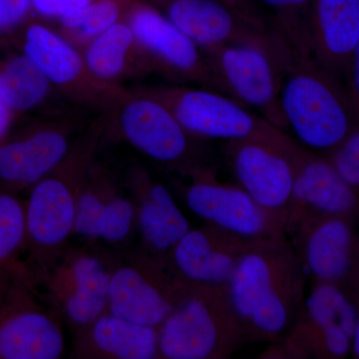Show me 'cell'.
<instances>
[{
  "mask_svg": "<svg viewBox=\"0 0 359 359\" xmlns=\"http://www.w3.org/2000/svg\"><path fill=\"white\" fill-rule=\"evenodd\" d=\"M306 285L308 278L287 237L252 245L226 285L247 341H283L299 318Z\"/></svg>",
  "mask_w": 359,
  "mask_h": 359,
  "instance_id": "obj_1",
  "label": "cell"
},
{
  "mask_svg": "<svg viewBox=\"0 0 359 359\" xmlns=\"http://www.w3.org/2000/svg\"><path fill=\"white\" fill-rule=\"evenodd\" d=\"M103 125L76 142L62 164L29 189L25 204V263L36 283L63 254L73 235L78 193L90 167Z\"/></svg>",
  "mask_w": 359,
  "mask_h": 359,
  "instance_id": "obj_2",
  "label": "cell"
},
{
  "mask_svg": "<svg viewBox=\"0 0 359 359\" xmlns=\"http://www.w3.org/2000/svg\"><path fill=\"white\" fill-rule=\"evenodd\" d=\"M278 99L287 130L311 150L327 155L358 127V108L346 85L313 59L287 68Z\"/></svg>",
  "mask_w": 359,
  "mask_h": 359,
  "instance_id": "obj_3",
  "label": "cell"
},
{
  "mask_svg": "<svg viewBox=\"0 0 359 359\" xmlns=\"http://www.w3.org/2000/svg\"><path fill=\"white\" fill-rule=\"evenodd\" d=\"M159 358L224 359L245 342L226 287L188 285L158 327Z\"/></svg>",
  "mask_w": 359,
  "mask_h": 359,
  "instance_id": "obj_4",
  "label": "cell"
},
{
  "mask_svg": "<svg viewBox=\"0 0 359 359\" xmlns=\"http://www.w3.org/2000/svg\"><path fill=\"white\" fill-rule=\"evenodd\" d=\"M122 141L174 171L204 164L199 140L146 88L120 90L107 110Z\"/></svg>",
  "mask_w": 359,
  "mask_h": 359,
  "instance_id": "obj_5",
  "label": "cell"
},
{
  "mask_svg": "<svg viewBox=\"0 0 359 359\" xmlns=\"http://www.w3.org/2000/svg\"><path fill=\"white\" fill-rule=\"evenodd\" d=\"M173 113L181 126L198 140L237 141L287 136L247 106L215 90L184 85L145 87Z\"/></svg>",
  "mask_w": 359,
  "mask_h": 359,
  "instance_id": "obj_6",
  "label": "cell"
},
{
  "mask_svg": "<svg viewBox=\"0 0 359 359\" xmlns=\"http://www.w3.org/2000/svg\"><path fill=\"white\" fill-rule=\"evenodd\" d=\"M39 299L25 263L0 285V359H57L62 355V325Z\"/></svg>",
  "mask_w": 359,
  "mask_h": 359,
  "instance_id": "obj_7",
  "label": "cell"
},
{
  "mask_svg": "<svg viewBox=\"0 0 359 359\" xmlns=\"http://www.w3.org/2000/svg\"><path fill=\"white\" fill-rule=\"evenodd\" d=\"M355 299L339 285L313 283L304 297L294 327L273 355L346 358L351 353V339L359 327Z\"/></svg>",
  "mask_w": 359,
  "mask_h": 359,
  "instance_id": "obj_8",
  "label": "cell"
},
{
  "mask_svg": "<svg viewBox=\"0 0 359 359\" xmlns=\"http://www.w3.org/2000/svg\"><path fill=\"white\" fill-rule=\"evenodd\" d=\"M201 50L224 45L266 49L287 69L294 56L266 22L250 20L221 0H148Z\"/></svg>",
  "mask_w": 359,
  "mask_h": 359,
  "instance_id": "obj_9",
  "label": "cell"
},
{
  "mask_svg": "<svg viewBox=\"0 0 359 359\" xmlns=\"http://www.w3.org/2000/svg\"><path fill=\"white\" fill-rule=\"evenodd\" d=\"M297 141L250 138L229 141L226 155L238 185L285 230L294 179ZM287 236V235H285Z\"/></svg>",
  "mask_w": 359,
  "mask_h": 359,
  "instance_id": "obj_10",
  "label": "cell"
},
{
  "mask_svg": "<svg viewBox=\"0 0 359 359\" xmlns=\"http://www.w3.org/2000/svg\"><path fill=\"white\" fill-rule=\"evenodd\" d=\"M202 51L222 93L255 108L287 133L278 99L285 67L278 58L252 45H224Z\"/></svg>",
  "mask_w": 359,
  "mask_h": 359,
  "instance_id": "obj_11",
  "label": "cell"
},
{
  "mask_svg": "<svg viewBox=\"0 0 359 359\" xmlns=\"http://www.w3.org/2000/svg\"><path fill=\"white\" fill-rule=\"evenodd\" d=\"M186 205L193 214L223 230L252 240L285 238V230L242 187L222 183L205 164L178 172Z\"/></svg>",
  "mask_w": 359,
  "mask_h": 359,
  "instance_id": "obj_12",
  "label": "cell"
},
{
  "mask_svg": "<svg viewBox=\"0 0 359 359\" xmlns=\"http://www.w3.org/2000/svg\"><path fill=\"white\" fill-rule=\"evenodd\" d=\"M187 287L167 261L141 252L111 271L107 311L138 325L159 327Z\"/></svg>",
  "mask_w": 359,
  "mask_h": 359,
  "instance_id": "obj_13",
  "label": "cell"
},
{
  "mask_svg": "<svg viewBox=\"0 0 359 359\" xmlns=\"http://www.w3.org/2000/svg\"><path fill=\"white\" fill-rule=\"evenodd\" d=\"M125 21L152 72L222 93L200 47L148 0H134Z\"/></svg>",
  "mask_w": 359,
  "mask_h": 359,
  "instance_id": "obj_14",
  "label": "cell"
},
{
  "mask_svg": "<svg viewBox=\"0 0 359 359\" xmlns=\"http://www.w3.org/2000/svg\"><path fill=\"white\" fill-rule=\"evenodd\" d=\"M22 53L32 59L54 89L73 102L107 111L123 88H110L90 74L82 51L58 32L30 18L23 26Z\"/></svg>",
  "mask_w": 359,
  "mask_h": 359,
  "instance_id": "obj_15",
  "label": "cell"
},
{
  "mask_svg": "<svg viewBox=\"0 0 359 359\" xmlns=\"http://www.w3.org/2000/svg\"><path fill=\"white\" fill-rule=\"evenodd\" d=\"M290 237L311 285L332 283L355 297L358 242L353 218L321 217L302 224Z\"/></svg>",
  "mask_w": 359,
  "mask_h": 359,
  "instance_id": "obj_16",
  "label": "cell"
},
{
  "mask_svg": "<svg viewBox=\"0 0 359 359\" xmlns=\"http://www.w3.org/2000/svg\"><path fill=\"white\" fill-rule=\"evenodd\" d=\"M111 271L98 255L74 250L63 252L37 283H44L59 313L79 330L107 311Z\"/></svg>",
  "mask_w": 359,
  "mask_h": 359,
  "instance_id": "obj_17",
  "label": "cell"
},
{
  "mask_svg": "<svg viewBox=\"0 0 359 359\" xmlns=\"http://www.w3.org/2000/svg\"><path fill=\"white\" fill-rule=\"evenodd\" d=\"M294 185L287 209L285 235L321 217L355 218L358 193L344 181L330 161L297 144L292 153Z\"/></svg>",
  "mask_w": 359,
  "mask_h": 359,
  "instance_id": "obj_18",
  "label": "cell"
},
{
  "mask_svg": "<svg viewBox=\"0 0 359 359\" xmlns=\"http://www.w3.org/2000/svg\"><path fill=\"white\" fill-rule=\"evenodd\" d=\"M72 127L63 120L36 123L0 142V186L7 192L30 189L57 169L74 147Z\"/></svg>",
  "mask_w": 359,
  "mask_h": 359,
  "instance_id": "obj_19",
  "label": "cell"
},
{
  "mask_svg": "<svg viewBox=\"0 0 359 359\" xmlns=\"http://www.w3.org/2000/svg\"><path fill=\"white\" fill-rule=\"evenodd\" d=\"M259 241L205 223L191 228L179 241L168 257V264L187 285L226 287L238 262Z\"/></svg>",
  "mask_w": 359,
  "mask_h": 359,
  "instance_id": "obj_20",
  "label": "cell"
},
{
  "mask_svg": "<svg viewBox=\"0 0 359 359\" xmlns=\"http://www.w3.org/2000/svg\"><path fill=\"white\" fill-rule=\"evenodd\" d=\"M129 186L133 194L136 228L140 233L143 252L168 262L175 245L190 230V222L168 188L144 168L131 169Z\"/></svg>",
  "mask_w": 359,
  "mask_h": 359,
  "instance_id": "obj_21",
  "label": "cell"
},
{
  "mask_svg": "<svg viewBox=\"0 0 359 359\" xmlns=\"http://www.w3.org/2000/svg\"><path fill=\"white\" fill-rule=\"evenodd\" d=\"M309 40L311 58L346 81L359 50V0H313Z\"/></svg>",
  "mask_w": 359,
  "mask_h": 359,
  "instance_id": "obj_22",
  "label": "cell"
},
{
  "mask_svg": "<svg viewBox=\"0 0 359 359\" xmlns=\"http://www.w3.org/2000/svg\"><path fill=\"white\" fill-rule=\"evenodd\" d=\"M75 355L80 358H159L158 327H146L105 311L77 330Z\"/></svg>",
  "mask_w": 359,
  "mask_h": 359,
  "instance_id": "obj_23",
  "label": "cell"
},
{
  "mask_svg": "<svg viewBox=\"0 0 359 359\" xmlns=\"http://www.w3.org/2000/svg\"><path fill=\"white\" fill-rule=\"evenodd\" d=\"M81 51L91 76L110 88H121L120 83L126 78L152 72L125 20L92 39Z\"/></svg>",
  "mask_w": 359,
  "mask_h": 359,
  "instance_id": "obj_24",
  "label": "cell"
},
{
  "mask_svg": "<svg viewBox=\"0 0 359 359\" xmlns=\"http://www.w3.org/2000/svg\"><path fill=\"white\" fill-rule=\"evenodd\" d=\"M52 90L43 72L22 52L0 65V96L14 116L39 110L48 102Z\"/></svg>",
  "mask_w": 359,
  "mask_h": 359,
  "instance_id": "obj_25",
  "label": "cell"
},
{
  "mask_svg": "<svg viewBox=\"0 0 359 359\" xmlns=\"http://www.w3.org/2000/svg\"><path fill=\"white\" fill-rule=\"evenodd\" d=\"M134 0H91L58 20L59 33L78 49L126 18Z\"/></svg>",
  "mask_w": 359,
  "mask_h": 359,
  "instance_id": "obj_26",
  "label": "cell"
},
{
  "mask_svg": "<svg viewBox=\"0 0 359 359\" xmlns=\"http://www.w3.org/2000/svg\"><path fill=\"white\" fill-rule=\"evenodd\" d=\"M271 13V29L295 59L311 58L309 15L313 0H259ZM313 59V58H311Z\"/></svg>",
  "mask_w": 359,
  "mask_h": 359,
  "instance_id": "obj_27",
  "label": "cell"
},
{
  "mask_svg": "<svg viewBox=\"0 0 359 359\" xmlns=\"http://www.w3.org/2000/svg\"><path fill=\"white\" fill-rule=\"evenodd\" d=\"M25 243V203L11 192L0 191V285L22 266Z\"/></svg>",
  "mask_w": 359,
  "mask_h": 359,
  "instance_id": "obj_28",
  "label": "cell"
},
{
  "mask_svg": "<svg viewBox=\"0 0 359 359\" xmlns=\"http://www.w3.org/2000/svg\"><path fill=\"white\" fill-rule=\"evenodd\" d=\"M115 190L111 180L92 164L78 193L73 235L90 242L98 241L99 219Z\"/></svg>",
  "mask_w": 359,
  "mask_h": 359,
  "instance_id": "obj_29",
  "label": "cell"
},
{
  "mask_svg": "<svg viewBox=\"0 0 359 359\" xmlns=\"http://www.w3.org/2000/svg\"><path fill=\"white\" fill-rule=\"evenodd\" d=\"M136 228L133 199L115 190L104 205L98 224V240L108 244H121Z\"/></svg>",
  "mask_w": 359,
  "mask_h": 359,
  "instance_id": "obj_30",
  "label": "cell"
},
{
  "mask_svg": "<svg viewBox=\"0 0 359 359\" xmlns=\"http://www.w3.org/2000/svg\"><path fill=\"white\" fill-rule=\"evenodd\" d=\"M340 178L358 193L359 187V129L356 127L339 146L325 156Z\"/></svg>",
  "mask_w": 359,
  "mask_h": 359,
  "instance_id": "obj_31",
  "label": "cell"
},
{
  "mask_svg": "<svg viewBox=\"0 0 359 359\" xmlns=\"http://www.w3.org/2000/svg\"><path fill=\"white\" fill-rule=\"evenodd\" d=\"M32 16V0H0V36L25 26Z\"/></svg>",
  "mask_w": 359,
  "mask_h": 359,
  "instance_id": "obj_32",
  "label": "cell"
},
{
  "mask_svg": "<svg viewBox=\"0 0 359 359\" xmlns=\"http://www.w3.org/2000/svg\"><path fill=\"white\" fill-rule=\"evenodd\" d=\"M90 1L91 0H32V13L43 20L58 21L66 13L87 6Z\"/></svg>",
  "mask_w": 359,
  "mask_h": 359,
  "instance_id": "obj_33",
  "label": "cell"
},
{
  "mask_svg": "<svg viewBox=\"0 0 359 359\" xmlns=\"http://www.w3.org/2000/svg\"><path fill=\"white\" fill-rule=\"evenodd\" d=\"M221 1L233 7V9H236L238 13L244 14L245 16L250 18V20L269 23L266 18H263L259 9L257 8L256 4L252 0H221Z\"/></svg>",
  "mask_w": 359,
  "mask_h": 359,
  "instance_id": "obj_34",
  "label": "cell"
},
{
  "mask_svg": "<svg viewBox=\"0 0 359 359\" xmlns=\"http://www.w3.org/2000/svg\"><path fill=\"white\" fill-rule=\"evenodd\" d=\"M15 116L6 107L1 96H0V142L4 140L8 136L9 130L13 126Z\"/></svg>",
  "mask_w": 359,
  "mask_h": 359,
  "instance_id": "obj_35",
  "label": "cell"
},
{
  "mask_svg": "<svg viewBox=\"0 0 359 359\" xmlns=\"http://www.w3.org/2000/svg\"><path fill=\"white\" fill-rule=\"evenodd\" d=\"M358 339H359V327H356L355 332H354L353 339H351V353L353 354V358H359Z\"/></svg>",
  "mask_w": 359,
  "mask_h": 359,
  "instance_id": "obj_36",
  "label": "cell"
}]
</instances>
